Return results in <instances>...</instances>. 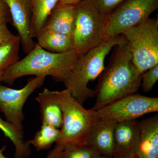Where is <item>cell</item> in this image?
<instances>
[{
	"label": "cell",
	"mask_w": 158,
	"mask_h": 158,
	"mask_svg": "<svg viewBox=\"0 0 158 158\" xmlns=\"http://www.w3.org/2000/svg\"><path fill=\"white\" fill-rule=\"evenodd\" d=\"M142 74L134 64L127 40L116 46L109 65L98 77L94 110L135 93L141 87Z\"/></svg>",
	"instance_id": "cell-1"
},
{
	"label": "cell",
	"mask_w": 158,
	"mask_h": 158,
	"mask_svg": "<svg viewBox=\"0 0 158 158\" xmlns=\"http://www.w3.org/2000/svg\"><path fill=\"white\" fill-rule=\"evenodd\" d=\"M78 56L74 49L62 53L51 52L36 43L27 56L6 70L2 82L12 85L19 78L34 75L49 76L56 81L64 83Z\"/></svg>",
	"instance_id": "cell-2"
},
{
	"label": "cell",
	"mask_w": 158,
	"mask_h": 158,
	"mask_svg": "<svg viewBox=\"0 0 158 158\" xmlns=\"http://www.w3.org/2000/svg\"><path fill=\"white\" fill-rule=\"evenodd\" d=\"M126 40L123 34L109 37L78 56L63 83L81 104L95 97L94 90L88 87L89 82L98 77L104 70L105 59L112 49Z\"/></svg>",
	"instance_id": "cell-3"
},
{
	"label": "cell",
	"mask_w": 158,
	"mask_h": 158,
	"mask_svg": "<svg viewBox=\"0 0 158 158\" xmlns=\"http://www.w3.org/2000/svg\"><path fill=\"white\" fill-rule=\"evenodd\" d=\"M56 91L63 122L56 143L84 144L91 127L98 118L96 111L85 109L65 88Z\"/></svg>",
	"instance_id": "cell-4"
},
{
	"label": "cell",
	"mask_w": 158,
	"mask_h": 158,
	"mask_svg": "<svg viewBox=\"0 0 158 158\" xmlns=\"http://www.w3.org/2000/svg\"><path fill=\"white\" fill-rule=\"evenodd\" d=\"M76 10L73 49L79 56L104 40L103 30L106 15L93 0H83L76 5Z\"/></svg>",
	"instance_id": "cell-5"
},
{
	"label": "cell",
	"mask_w": 158,
	"mask_h": 158,
	"mask_svg": "<svg viewBox=\"0 0 158 158\" xmlns=\"http://www.w3.org/2000/svg\"><path fill=\"white\" fill-rule=\"evenodd\" d=\"M122 34L129 44L133 60L140 73L158 64V20L148 18Z\"/></svg>",
	"instance_id": "cell-6"
},
{
	"label": "cell",
	"mask_w": 158,
	"mask_h": 158,
	"mask_svg": "<svg viewBox=\"0 0 158 158\" xmlns=\"http://www.w3.org/2000/svg\"><path fill=\"white\" fill-rule=\"evenodd\" d=\"M158 7V0H125L106 15L104 39L141 24Z\"/></svg>",
	"instance_id": "cell-7"
},
{
	"label": "cell",
	"mask_w": 158,
	"mask_h": 158,
	"mask_svg": "<svg viewBox=\"0 0 158 158\" xmlns=\"http://www.w3.org/2000/svg\"><path fill=\"white\" fill-rule=\"evenodd\" d=\"M158 112V98L134 93L96 110L98 119L111 118L117 123L137 119L145 114Z\"/></svg>",
	"instance_id": "cell-8"
},
{
	"label": "cell",
	"mask_w": 158,
	"mask_h": 158,
	"mask_svg": "<svg viewBox=\"0 0 158 158\" xmlns=\"http://www.w3.org/2000/svg\"><path fill=\"white\" fill-rule=\"evenodd\" d=\"M46 79L37 76L29 79L21 89H14L0 85V111L4 114L6 121L23 132V123L25 119L23 108L30 95L41 87Z\"/></svg>",
	"instance_id": "cell-9"
},
{
	"label": "cell",
	"mask_w": 158,
	"mask_h": 158,
	"mask_svg": "<svg viewBox=\"0 0 158 158\" xmlns=\"http://www.w3.org/2000/svg\"><path fill=\"white\" fill-rule=\"evenodd\" d=\"M11 15L12 24L18 32L23 51L27 54L36 43L31 38L32 12L31 0H5Z\"/></svg>",
	"instance_id": "cell-10"
},
{
	"label": "cell",
	"mask_w": 158,
	"mask_h": 158,
	"mask_svg": "<svg viewBox=\"0 0 158 158\" xmlns=\"http://www.w3.org/2000/svg\"><path fill=\"white\" fill-rule=\"evenodd\" d=\"M139 136V121L137 119L117 123L114 132L113 156H136Z\"/></svg>",
	"instance_id": "cell-11"
},
{
	"label": "cell",
	"mask_w": 158,
	"mask_h": 158,
	"mask_svg": "<svg viewBox=\"0 0 158 158\" xmlns=\"http://www.w3.org/2000/svg\"><path fill=\"white\" fill-rule=\"evenodd\" d=\"M116 123L111 118L98 119L91 127L84 144L93 148L100 154L113 156Z\"/></svg>",
	"instance_id": "cell-12"
},
{
	"label": "cell",
	"mask_w": 158,
	"mask_h": 158,
	"mask_svg": "<svg viewBox=\"0 0 158 158\" xmlns=\"http://www.w3.org/2000/svg\"><path fill=\"white\" fill-rule=\"evenodd\" d=\"M136 157L158 158V115L139 121Z\"/></svg>",
	"instance_id": "cell-13"
},
{
	"label": "cell",
	"mask_w": 158,
	"mask_h": 158,
	"mask_svg": "<svg viewBox=\"0 0 158 158\" xmlns=\"http://www.w3.org/2000/svg\"><path fill=\"white\" fill-rule=\"evenodd\" d=\"M76 15V5H57L43 28L73 35Z\"/></svg>",
	"instance_id": "cell-14"
},
{
	"label": "cell",
	"mask_w": 158,
	"mask_h": 158,
	"mask_svg": "<svg viewBox=\"0 0 158 158\" xmlns=\"http://www.w3.org/2000/svg\"><path fill=\"white\" fill-rule=\"evenodd\" d=\"M36 100L39 104L42 123L59 129L62 127L63 116L56 91L44 88Z\"/></svg>",
	"instance_id": "cell-15"
},
{
	"label": "cell",
	"mask_w": 158,
	"mask_h": 158,
	"mask_svg": "<svg viewBox=\"0 0 158 158\" xmlns=\"http://www.w3.org/2000/svg\"><path fill=\"white\" fill-rule=\"evenodd\" d=\"M36 38L38 45L51 52L62 53L73 49V35L43 28Z\"/></svg>",
	"instance_id": "cell-16"
},
{
	"label": "cell",
	"mask_w": 158,
	"mask_h": 158,
	"mask_svg": "<svg viewBox=\"0 0 158 158\" xmlns=\"http://www.w3.org/2000/svg\"><path fill=\"white\" fill-rule=\"evenodd\" d=\"M58 2L59 0H31V36L32 39L38 36Z\"/></svg>",
	"instance_id": "cell-17"
},
{
	"label": "cell",
	"mask_w": 158,
	"mask_h": 158,
	"mask_svg": "<svg viewBox=\"0 0 158 158\" xmlns=\"http://www.w3.org/2000/svg\"><path fill=\"white\" fill-rule=\"evenodd\" d=\"M0 130L12 142L15 148V158H28L31 155L30 144L24 141V132L0 117Z\"/></svg>",
	"instance_id": "cell-18"
},
{
	"label": "cell",
	"mask_w": 158,
	"mask_h": 158,
	"mask_svg": "<svg viewBox=\"0 0 158 158\" xmlns=\"http://www.w3.org/2000/svg\"><path fill=\"white\" fill-rule=\"evenodd\" d=\"M20 45V40L18 35L0 45V85L6 70L19 60Z\"/></svg>",
	"instance_id": "cell-19"
},
{
	"label": "cell",
	"mask_w": 158,
	"mask_h": 158,
	"mask_svg": "<svg viewBox=\"0 0 158 158\" xmlns=\"http://www.w3.org/2000/svg\"><path fill=\"white\" fill-rule=\"evenodd\" d=\"M60 130L45 123H42L40 131L33 139L27 141L32 144L37 151L48 149L54 143H56L60 135Z\"/></svg>",
	"instance_id": "cell-20"
},
{
	"label": "cell",
	"mask_w": 158,
	"mask_h": 158,
	"mask_svg": "<svg viewBox=\"0 0 158 158\" xmlns=\"http://www.w3.org/2000/svg\"><path fill=\"white\" fill-rule=\"evenodd\" d=\"M100 154L86 144H65L60 158H95Z\"/></svg>",
	"instance_id": "cell-21"
},
{
	"label": "cell",
	"mask_w": 158,
	"mask_h": 158,
	"mask_svg": "<svg viewBox=\"0 0 158 158\" xmlns=\"http://www.w3.org/2000/svg\"><path fill=\"white\" fill-rule=\"evenodd\" d=\"M158 80V64L150 68L142 75L141 86L145 93L152 90Z\"/></svg>",
	"instance_id": "cell-22"
},
{
	"label": "cell",
	"mask_w": 158,
	"mask_h": 158,
	"mask_svg": "<svg viewBox=\"0 0 158 158\" xmlns=\"http://www.w3.org/2000/svg\"><path fill=\"white\" fill-rule=\"evenodd\" d=\"M99 9L106 15L125 0H93Z\"/></svg>",
	"instance_id": "cell-23"
},
{
	"label": "cell",
	"mask_w": 158,
	"mask_h": 158,
	"mask_svg": "<svg viewBox=\"0 0 158 158\" xmlns=\"http://www.w3.org/2000/svg\"><path fill=\"white\" fill-rule=\"evenodd\" d=\"M65 144L63 143H56V146L48 154L45 158H60L62 155ZM6 146H3L0 148V158H9L4 155L3 152L6 150Z\"/></svg>",
	"instance_id": "cell-24"
},
{
	"label": "cell",
	"mask_w": 158,
	"mask_h": 158,
	"mask_svg": "<svg viewBox=\"0 0 158 158\" xmlns=\"http://www.w3.org/2000/svg\"><path fill=\"white\" fill-rule=\"evenodd\" d=\"M8 22L7 21L0 22V45L9 42L16 36L8 28Z\"/></svg>",
	"instance_id": "cell-25"
},
{
	"label": "cell",
	"mask_w": 158,
	"mask_h": 158,
	"mask_svg": "<svg viewBox=\"0 0 158 158\" xmlns=\"http://www.w3.org/2000/svg\"><path fill=\"white\" fill-rule=\"evenodd\" d=\"M83 0H59L57 5H76Z\"/></svg>",
	"instance_id": "cell-26"
},
{
	"label": "cell",
	"mask_w": 158,
	"mask_h": 158,
	"mask_svg": "<svg viewBox=\"0 0 158 158\" xmlns=\"http://www.w3.org/2000/svg\"><path fill=\"white\" fill-rule=\"evenodd\" d=\"M9 10L5 11H0V22L4 21L9 22L10 20Z\"/></svg>",
	"instance_id": "cell-27"
},
{
	"label": "cell",
	"mask_w": 158,
	"mask_h": 158,
	"mask_svg": "<svg viewBox=\"0 0 158 158\" xmlns=\"http://www.w3.org/2000/svg\"><path fill=\"white\" fill-rule=\"evenodd\" d=\"M9 10L5 0H0V11Z\"/></svg>",
	"instance_id": "cell-28"
},
{
	"label": "cell",
	"mask_w": 158,
	"mask_h": 158,
	"mask_svg": "<svg viewBox=\"0 0 158 158\" xmlns=\"http://www.w3.org/2000/svg\"><path fill=\"white\" fill-rule=\"evenodd\" d=\"M95 158H115L114 156H111L99 154Z\"/></svg>",
	"instance_id": "cell-29"
},
{
	"label": "cell",
	"mask_w": 158,
	"mask_h": 158,
	"mask_svg": "<svg viewBox=\"0 0 158 158\" xmlns=\"http://www.w3.org/2000/svg\"><path fill=\"white\" fill-rule=\"evenodd\" d=\"M115 158H137L136 156L135 157H123V158H118V157H115Z\"/></svg>",
	"instance_id": "cell-30"
}]
</instances>
